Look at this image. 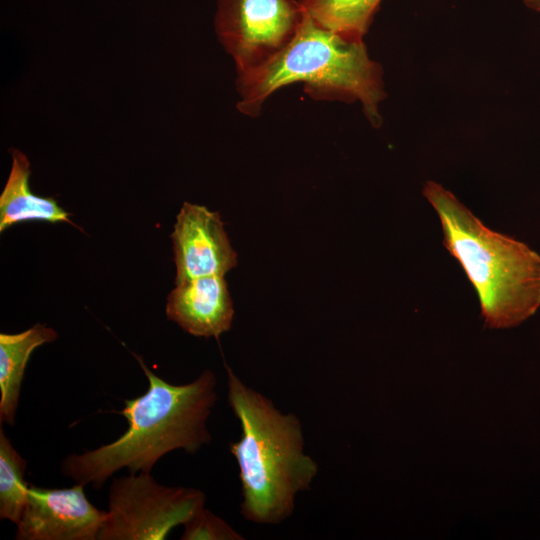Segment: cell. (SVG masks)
Returning <instances> with one entry per match:
<instances>
[{"label": "cell", "mask_w": 540, "mask_h": 540, "mask_svg": "<svg viewBox=\"0 0 540 540\" xmlns=\"http://www.w3.org/2000/svg\"><path fill=\"white\" fill-rule=\"evenodd\" d=\"M132 354L148 380V389L124 400V408L117 413L127 419L128 429L119 438L62 460V474L75 483L100 489L123 468L131 474L151 473L167 453L182 449L193 454L211 441L207 420L217 401L215 374L206 369L194 381L174 385L153 373L141 356Z\"/></svg>", "instance_id": "6da1fadb"}, {"label": "cell", "mask_w": 540, "mask_h": 540, "mask_svg": "<svg viewBox=\"0 0 540 540\" xmlns=\"http://www.w3.org/2000/svg\"><path fill=\"white\" fill-rule=\"evenodd\" d=\"M226 366L228 404L239 420L241 437L229 444L239 467L241 514L257 524H279L290 517L299 492L310 489L317 463L304 452L302 425L245 385Z\"/></svg>", "instance_id": "7a4b0ae2"}, {"label": "cell", "mask_w": 540, "mask_h": 540, "mask_svg": "<svg viewBox=\"0 0 540 540\" xmlns=\"http://www.w3.org/2000/svg\"><path fill=\"white\" fill-rule=\"evenodd\" d=\"M301 82L316 100L359 101L373 127L382 124L383 70L363 40L348 38L316 23L305 11L292 40L262 66L237 75V110L257 117L266 99L281 87Z\"/></svg>", "instance_id": "3957f363"}, {"label": "cell", "mask_w": 540, "mask_h": 540, "mask_svg": "<svg viewBox=\"0 0 540 540\" xmlns=\"http://www.w3.org/2000/svg\"><path fill=\"white\" fill-rule=\"evenodd\" d=\"M423 195L440 219L445 248L478 295L485 324L509 328L532 316L540 306V256L485 226L441 184L427 181Z\"/></svg>", "instance_id": "277c9868"}, {"label": "cell", "mask_w": 540, "mask_h": 540, "mask_svg": "<svg viewBox=\"0 0 540 540\" xmlns=\"http://www.w3.org/2000/svg\"><path fill=\"white\" fill-rule=\"evenodd\" d=\"M197 489L159 484L150 473L129 474L112 481L108 511L97 540H163L204 508Z\"/></svg>", "instance_id": "5b68a950"}, {"label": "cell", "mask_w": 540, "mask_h": 540, "mask_svg": "<svg viewBox=\"0 0 540 540\" xmlns=\"http://www.w3.org/2000/svg\"><path fill=\"white\" fill-rule=\"evenodd\" d=\"M304 15L299 0H218L214 27L241 75L279 53L295 36Z\"/></svg>", "instance_id": "8992f818"}, {"label": "cell", "mask_w": 540, "mask_h": 540, "mask_svg": "<svg viewBox=\"0 0 540 540\" xmlns=\"http://www.w3.org/2000/svg\"><path fill=\"white\" fill-rule=\"evenodd\" d=\"M83 484L43 488L29 484L16 540H96L107 511L87 498Z\"/></svg>", "instance_id": "52a82bcc"}, {"label": "cell", "mask_w": 540, "mask_h": 540, "mask_svg": "<svg viewBox=\"0 0 540 540\" xmlns=\"http://www.w3.org/2000/svg\"><path fill=\"white\" fill-rule=\"evenodd\" d=\"M175 284L205 276H224L237 265L218 212L183 203L171 234Z\"/></svg>", "instance_id": "ba28073f"}, {"label": "cell", "mask_w": 540, "mask_h": 540, "mask_svg": "<svg viewBox=\"0 0 540 540\" xmlns=\"http://www.w3.org/2000/svg\"><path fill=\"white\" fill-rule=\"evenodd\" d=\"M166 316L196 337L218 338L231 327L234 308L224 276H205L176 284Z\"/></svg>", "instance_id": "9c48e42d"}, {"label": "cell", "mask_w": 540, "mask_h": 540, "mask_svg": "<svg viewBox=\"0 0 540 540\" xmlns=\"http://www.w3.org/2000/svg\"><path fill=\"white\" fill-rule=\"evenodd\" d=\"M11 156V170L0 195V232L29 221L74 225L70 214L54 198L38 196L31 191L27 156L18 149H13Z\"/></svg>", "instance_id": "30bf717a"}, {"label": "cell", "mask_w": 540, "mask_h": 540, "mask_svg": "<svg viewBox=\"0 0 540 540\" xmlns=\"http://www.w3.org/2000/svg\"><path fill=\"white\" fill-rule=\"evenodd\" d=\"M57 337L53 328L42 324H36L20 333H0L1 424H15L22 380L32 352Z\"/></svg>", "instance_id": "8fae6325"}, {"label": "cell", "mask_w": 540, "mask_h": 540, "mask_svg": "<svg viewBox=\"0 0 540 540\" xmlns=\"http://www.w3.org/2000/svg\"><path fill=\"white\" fill-rule=\"evenodd\" d=\"M319 25L348 38L363 40L382 0H299Z\"/></svg>", "instance_id": "7c38bea8"}, {"label": "cell", "mask_w": 540, "mask_h": 540, "mask_svg": "<svg viewBox=\"0 0 540 540\" xmlns=\"http://www.w3.org/2000/svg\"><path fill=\"white\" fill-rule=\"evenodd\" d=\"M27 462L0 426V519L18 523L26 505L29 484L24 480Z\"/></svg>", "instance_id": "4fadbf2b"}, {"label": "cell", "mask_w": 540, "mask_h": 540, "mask_svg": "<svg viewBox=\"0 0 540 540\" xmlns=\"http://www.w3.org/2000/svg\"><path fill=\"white\" fill-rule=\"evenodd\" d=\"M183 526L181 540H244L243 535L205 507Z\"/></svg>", "instance_id": "5bb4252c"}, {"label": "cell", "mask_w": 540, "mask_h": 540, "mask_svg": "<svg viewBox=\"0 0 540 540\" xmlns=\"http://www.w3.org/2000/svg\"><path fill=\"white\" fill-rule=\"evenodd\" d=\"M522 2L529 9L540 12V0H522Z\"/></svg>", "instance_id": "9a60e30c"}]
</instances>
